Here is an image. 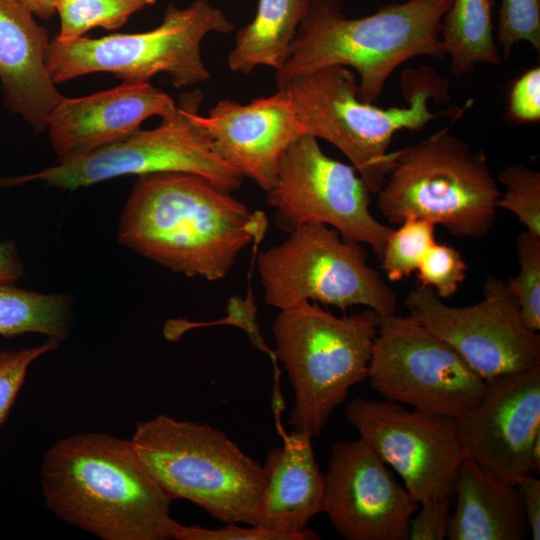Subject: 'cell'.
Returning <instances> with one entry per match:
<instances>
[{"instance_id":"19","label":"cell","mask_w":540,"mask_h":540,"mask_svg":"<svg viewBox=\"0 0 540 540\" xmlns=\"http://www.w3.org/2000/svg\"><path fill=\"white\" fill-rule=\"evenodd\" d=\"M312 436L293 430L273 447L262 465L264 487L254 526L287 540H317L307 527L323 512V473L316 462Z\"/></svg>"},{"instance_id":"21","label":"cell","mask_w":540,"mask_h":540,"mask_svg":"<svg viewBox=\"0 0 540 540\" xmlns=\"http://www.w3.org/2000/svg\"><path fill=\"white\" fill-rule=\"evenodd\" d=\"M457 506L450 516V540H522L529 533L516 485L466 456L458 470Z\"/></svg>"},{"instance_id":"30","label":"cell","mask_w":540,"mask_h":540,"mask_svg":"<svg viewBox=\"0 0 540 540\" xmlns=\"http://www.w3.org/2000/svg\"><path fill=\"white\" fill-rule=\"evenodd\" d=\"M417 271L421 287L434 290L441 299H448L465 280L467 265L458 250L436 242L420 262Z\"/></svg>"},{"instance_id":"37","label":"cell","mask_w":540,"mask_h":540,"mask_svg":"<svg viewBox=\"0 0 540 540\" xmlns=\"http://www.w3.org/2000/svg\"><path fill=\"white\" fill-rule=\"evenodd\" d=\"M19 2L33 15L48 20L57 12L60 0H19Z\"/></svg>"},{"instance_id":"27","label":"cell","mask_w":540,"mask_h":540,"mask_svg":"<svg viewBox=\"0 0 540 540\" xmlns=\"http://www.w3.org/2000/svg\"><path fill=\"white\" fill-rule=\"evenodd\" d=\"M519 272L507 282V288L519 306L525 324L540 330V237L525 230L516 239Z\"/></svg>"},{"instance_id":"8","label":"cell","mask_w":540,"mask_h":540,"mask_svg":"<svg viewBox=\"0 0 540 540\" xmlns=\"http://www.w3.org/2000/svg\"><path fill=\"white\" fill-rule=\"evenodd\" d=\"M233 29L224 12L207 0L184 9L168 4L161 24L146 32L72 41L54 38L46 68L54 84L94 72H109L127 83H149L164 73L174 87L182 88L210 78L201 55L203 39Z\"/></svg>"},{"instance_id":"23","label":"cell","mask_w":540,"mask_h":540,"mask_svg":"<svg viewBox=\"0 0 540 540\" xmlns=\"http://www.w3.org/2000/svg\"><path fill=\"white\" fill-rule=\"evenodd\" d=\"M494 0H452L443 17L440 39L451 58V74L461 78L478 64L503 59L494 36Z\"/></svg>"},{"instance_id":"10","label":"cell","mask_w":540,"mask_h":540,"mask_svg":"<svg viewBox=\"0 0 540 540\" xmlns=\"http://www.w3.org/2000/svg\"><path fill=\"white\" fill-rule=\"evenodd\" d=\"M360 243L322 223L301 225L258 255L265 303L283 310L313 301L343 311L365 306L380 316L397 309L394 290L367 263Z\"/></svg>"},{"instance_id":"12","label":"cell","mask_w":540,"mask_h":540,"mask_svg":"<svg viewBox=\"0 0 540 540\" xmlns=\"http://www.w3.org/2000/svg\"><path fill=\"white\" fill-rule=\"evenodd\" d=\"M266 193L276 226L288 233L322 223L344 239L369 245L379 258L392 230L373 216V194L355 168L326 155L309 134L286 151L277 180Z\"/></svg>"},{"instance_id":"4","label":"cell","mask_w":540,"mask_h":540,"mask_svg":"<svg viewBox=\"0 0 540 540\" xmlns=\"http://www.w3.org/2000/svg\"><path fill=\"white\" fill-rule=\"evenodd\" d=\"M451 2L406 0L348 18L341 0H311L276 83L329 66L353 68L359 98L375 104L401 64L417 56H446L440 32Z\"/></svg>"},{"instance_id":"5","label":"cell","mask_w":540,"mask_h":540,"mask_svg":"<svg viewBox=\"0 0 540 540\" xmlns=\"http://www.w3.org/2000/svg\"><path fill=\"white\" fill-rule=\"evenodd\" d=\"M449 126L394 151L391 169L376 194L382 215L443 226L460 238H480L494 227L501 191L482 150L472 151Z\"/></svg>"},{"instance_id":"20","label":"cell","mask_w":540,"mask_h":540,"mask_svg":"<svg viewBox=\"0 0 540 540\" xmlns=\"http://www.w3.org/2000/svg\"><path fill=\"white\" fill-rule=\"evenodd\" d=\"M19 0H0V82L7 109L37 133L64 98L46 68L50 41Z\"/></svg>"},{"instance_id":"34","label":"cell","mask_w":540,"mask_h":540,"mask_svg":"<svg viewBox=\"0 0 540 540\" xmlns=\"http://www.w3.org/2000/svg\"><path fill=\"white\" fill-rule=\"evenodd\" d=\"M177 540H287L285 536L257 526L242 527L238 523H225L224 527L209 529L201 526L178 524Z\"/></svg>"},{"instance_id":"9","label":"cell","mask_w":540,"mask_h":540,"mask_svg":"<svg viewBox=\"0 0 540 540\" xmlns=\"http://www.w3.org/2000/svg\"><path fill=\"white\" fill-rule=\"evenodd\" d=\"M203 93L196 89L179 97L173 112L151 130H139L119 142L42 171L1 179L5 186L31 181L67 190L87 187L122 175L184 172L201 176L232 193L241 188L243 175L213 148L198 122Z\"/></svg>"},{"instance_id":"28","label":"cell","mask_w":540,"mask_h":540,"mask_svg":"<svg viewBox=\"0 0 540 540\" xmlns=\"http://www.w3.org/2000/svg\"><path fill=\"white\" fill-rule=\"evenodd\" d=\"M498 180L505 186L499 208L513 213L527 231L540 237V173L516 163L506 166Z\"/></svg>"},{"instance_id":"15","label":"cell","mask_w":540,"mask_h":540,"mask_svg":"<svg viewBox=\"0 0 540 540\" xmlns=\"http://www.w3.org/2000/svg\"><path fill=\"white\" fill-rule=\"evenodd\" d=\"M323 484V512L341 538L407 540L419 503L360 438L333 445Z\"/></svg>"},{"instance_id":"1","label":"cell","mask_w":540,"mask_h":540,"mask_svg":"<svg viewBox=\"0 0 540 540\" xmlns=\"http://www.w3.org/2000/svg\"><path fill=\"white\" fill-rule=\"evenodd\" d=\"M267 227L207 179L184 172L140 175L123 208L119 242L176 273L223 279L242 250Z\"/></svg>"},{"instance_id":"3","label":"cell","mask_w":540,"mask_h":540,"mask_svg":"<svg viewBox=\"0 0 540 540\" xmlns=\"http://www.w3.org/2000/svg\"><path fill=\"white\" fill-rule=\"evenodd\" d=\"M290 97L305 134L334 145L351 162L373 195L385 181L393 160V135L419 131L441 116L460 117L464 109L432 112L429 102L449 99L448 82L431 67L405 70L401 89L406 105L382 108L361 100L354 73L324 67L277 84Z\"/></svg>"},{"instance_id":"33","label":"cell","mask_w":540,"mask_h":540,"mask_svg":"<svg viewBox=\"0 0 540 540\" xmlns=\"http://www.w3.org/2000/svg\"><path fill=\"white\" fill-rule=\"evenodd\" d=\"M409 525L407 540H444L451 516L450 499H436L420 504Z\"/></svg>"},{"instance_id":"36","label":"cell","mask_w":540,"mask_h":540,"mask_svg":"<svg viewBox=\"0 0 540 540\" xmlns=\"http://www.w3.org/2000/svg\"><path fill=\"white\" fill-rule=\"evenodd\" d=\"M24 273L17 247L13 241L0 242V283H11Z\"/></svg>"},{"instance_id":"16","label":"cell","mask_w":540,"mask_h":540,"mask_svg":"<svg viewBox=\"0 0 540 540\" xmlns=\"http://www.w3.org/2000/svg\"><path fill=\"white\" fill-rule=\"evenodd\" d=\"M465 455L514 485L532 474L540 435V367L487 381L477 407L458 420Z\"/></svg>"},{"instance_id":"2","label":"cell","mask_w":540,"mask_h":540,"mask_svg":"<svg viewBox=\"0 0 540 540\" xmlns=\"http://www.w3.org/2000/svg\"><path fill=\"white\" fill-rule=\"evenodd\" d=\"M41 489L57 517L103 540L174 539L179 524L131 440L107 433L57 441L44 455Z\"/></svg>"},{"instance_id":"17","label":"cell","mask_w":540,"mask_h":540,"mask_svg":"<svg viewBox=\"0 0 540 540\" xmlns=\"http://www.w3.org/2000/svg\"><path fill=\"white\" fill-rule=\"evenodd\" d=\"M197 119L216 153L265 192L274 186L286 151L305 134L289 95L279 88L245 105L220 100Z\"/></svg>"},{"instance_id":"6","label":"cell","mask_w":540,"mask_h":540,"mask_svg":"<svg viewBox=\"0 0 540 540\" xmlns=\"http://www.w3.org/2000/svg\"><path fill=\"white\" fill-rule=\"evenodd\" d=\"M131 442L173 500H188L223 523L255 525L262 465L224 432L158 414L137 423Z\"/></svg>"},{"instance_id":"29","label":"cell","mask_w":540,"mask_h":540,"mask_svg":"<svg viewBox=\"0 0 540 540\" xmlns=\"http://www.w3.org/2000/svg\"><path fill=\"white\" fill-rule=\"evenodd\" d=\"M496 42L504 61L519 42H527L539 51L540 0H501Z\"/></svg>"},{"instance_id":"7","label":"cell","mask_w":540,"mask_h":540,"mask_svg":"<svg viewBox=\"0 0 540 540\" xmlns=\"http://www.w3.org/2000/svg\"><path fill=\"white\" fill-rule=\"evenodd\" d=\"M380 318L370 308L336 317L309 301L279 310L272 331L294 392V430L319 436L350 388L368 378Z\"/></svg>"},{"instance_id":"35","label":"cell","mask_w":540,"mask_h":540,"mask_svg":"<svg viewBox=\"0 0 540 540\" xmlns=\"http://www.w3.org/2000/svg\"><path fill=\"white\" fill-rule=\"evenodd\" d=\"M529 532L533 540L540 539V480L533 473L524 476L516 484Z\"/></svg>"},{"instance_id":"13","label":"cell","mask_w":540,"mask_h":540,"mask_svg":"<svg viewBox=\"0 0 540 540\" xmlns=\"http://www.w3.org/2000/svg\"><path fill=\"white\" fill-rule=\"evenodd\" d=\"M411 316L449 344L485 381L540 367V335L524 322L506 282L490 275L481 301L449 306L419 286L404 300Z\"/></svg>"},{"instance_id":"25","label":"cell","mask_w":540,"mask_h":540,"mask_svg":"<svg viewBox=\"0 0 540 540\" xmlns=\"http://www.w3.org/2000/svg\"><path fill=\"white\" fill-rule=\"evenodd\" d=\"M155 2L156 0H60L57 5L60 30L55 38L72 41L96 27L107 30L120 28L131 15L154 5Z\"/></svg>"},{"instance_id":"31","label":"cell","mask_w":540,"mask_h":540,"mask_svg":"<svg viewBox=\"0 0 540 540\" xmlns=\"http://www.w3.org/2000/svg\"><path fill=\"white\" fill-rule=\"evenodd\" d=\"M58 344V341L49 338L44 344L31 348L0 350V427L12 409L30 364L43 354L55 350Z\"/></svg>"},{"instance_id":"18","label":"cell","mask_w":540,"mask_h":540,"mask_svg":"<svg viewBox=\"0 0 540 540\" xmlns=\"http://www.w3.org/2000/svg\"><path fill=\"white\" fill-rule=\"evenodd\" d=\"M176 104L149 83H127L78 98H63L47 119L53 151L66 161L128 138L144 120L173 112Z\"/></svg>"},{"instance_id":"24","label":"cell","mask_w":540,"mask_h":540,"mask_svg":"<svg viewBox=\"0 0 540 540\" xmlns=\"http://www.w3.org/2000/svg\"><path fill=\"white\" fill-rule=\"evenodd\" d=\"M70 304L67 295L43 294L0 283V335L39 333L60 342L68 335Z\"/></svg>"},{"instance_id":"11","label":"cell","mask_w":540,"mask_h":540,"mask_svg":"<svg viewBox=\"0 0 540 540\" xmlns=\"http://www.w3.org/2000/svg\"><path fill=\"white\" fill-rule=\"evenodd\" d=\"M368 379L384 400L456 420L487 390V381L411 315L381 316Z\"/></svg>"},{"instance_id":"32","label":"cell","mask_w":540,"mask_h":540,"mask_svg":"<svg viewBox=\"0 0 540 540\" xmlns=\"http://www.w3.org/2000/svg\"><path fill=\"white\" fill-rule=\"evenodd\" d=\"M509 117L519 123L540 120V67L524 72L512 85L508 98Z\"/></svg>"},{"instance_id":"22","label":"cell","mask_w":540,"mask_h":540,"mask_svg":"<svg viewBox=\"0 0 540 540\" xmlns=\"http://www.w3.org/2000/svg\"><path fill=\"white\" fill-rule=\"evenodd\" d=\"M311 0H258L254 19L236 35L227 56L231 71L250 74L258 66L279 70L288 57Z\"/></svg>"},{"instance_id":"26","label":"cell","mask_w":540,"mask_h":540,"mask_svg":"<svg viewBox=\"0 0 540 540\" xmlns=\"http://www.w3.org/2000/svg\"><path fill=\"white\" fill-rule=\"evenodd\" d=\"M433 223L419 218H407L392 229L379 257L388 280L400 281L417 270L420 262L436 243Z\"/></svg>"},{"instance_id":"14","label":"cell","mask_w":540,"mask_h":540,"mask_svg":"<svg viewBox=\"0 0 540 540\" xmlns=\"http://www.w3.org/2000/svg\"><path fill=\"white\" fill-rule=\"evenodd\" d=\"M345 416L419 505L454 495L465 457L458 420L360 396L348 402Z\"/></svg>"}]
</instances>
